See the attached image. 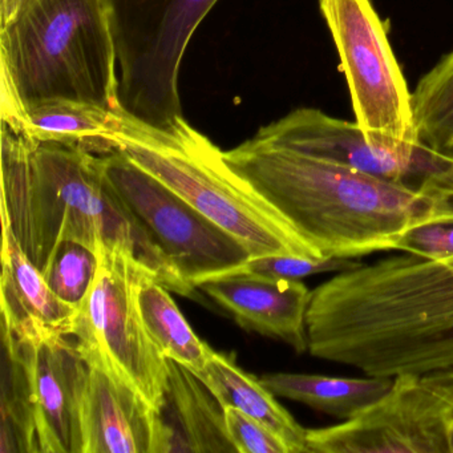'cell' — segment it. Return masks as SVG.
I'll return each instance as SVG.
<instances>
[{
	"label": "cell",
	"mask_w": 453,
	"mask_h": 453,
	"mask_svg": "<svg viewBox=\"0 0 453 453\" xmlns=\"http://www.w3.org/2000/svg\"><path fill=\"white\" fill-rule=\"evenodd\" d=\"M22 0H0V27H4L17 15Z\"/></svg>",
	"instance_id": "4316f807"
},
{
	"label": "cell",
	"mask_w": 453,
	"mask_h": 453,
	"mask_svg": "<svg viewBox=\"0 0 453 453\" xmlns=\"http://www.w3.org/2000/svg\"><path fill=\"white\" fill-rule=\"evenodd\" d=\"M396 250L426 259L453 256V222L416 227L403 237Z\"/></svg>",
	"instance_id": "484cf974"
},
{
	"label": "cell",
	"mask_w": 453,
	"mask_h": 453,
	"mask_svg": "<svg viewBox=\"0 0 453 453\" xmlns=\"http://www.w3.org/2000/svg\"><path fill=\"white\" fill-rule=\"evenodd\" d=\"M224 158L326 257L396 250L411 230L453 222V190L444 188L388 181L257 136Z\"/></svg>",
	"instance_id": "7a4b0ae2"
},
{
	"label": "cell",
	"mask_w": 453,
	"mask_h": 453,
	"mask_svg": "<svg viewBox=\"0 0 453 453\" xmlns=\"http://www.w3.org/2000/svg\"><path fill=\"white\" fill-rule=\"evenodd\" d=\"M453 394L428 375L394 378L378 402L343 423L307 429L310 453H448Z\"/></svg>",
	"instance_id": "30bf717a"
},
{
	"label": "cell",
	"mask_w": 453,
	"mask_h": 453,
	"mask_svg": "<svg viewBox=\"0 0 453 453\" xmlns=\"http://www.w3.org/2000/svg\"><path fill=\"white\" fill-rule=\"evenodd\" d=\"M0 50L2 87L23 111L65 99L121 113L107 0H22Z\"/></svg>",
	"instance_id": "277c9868"
},
{
	"label": "cell",
	"mask_w": 453,
	"mask_h": 453,
	"mask_svg": "<svg viewBox=\"0 0 453 453\" xmlns=\"http://www.w3.org/2000/svg\"><path fill=\"white\" fill-rule=\"evenodd\" d=\"M91 290L78 309L71 336L88 363L103 365L134 387L156 411L169 378V360L142 322V283L157 275L126 250L102 249Z\"/></svg>",
	"instance_id": "52a82bcc"
},
{
	"label": "cell",
	"mask_w": 453,
	"mask_h": 453,
	"mask_svg": "<svg viewBox=\"0 0 453 453\" xmlns=\"http://www.w3.org/2000/svg\"><path fill=\"white\" fill-rule=\"evenodd\" d=\"M2 330L18 341L71 336L78 310L52 291L12 233L4 227L2 245Z\"/></svg>",
	"instance_id": "9a60e30c"
},
{
	"label": "cell",
	"mask_w": 453,
	"mask_h": 453,
	"mask_svg": "<svg viewBox=\"0 0 453 453\" xmlns=\"http://www.w3.org/2000/svg\"><path fill=\"white\" fill-rule=\"evenodd\" d=\"M428 376L434 378V380L440 381L442 386L453 392V370L442 371V372L429 373Z\"/></svg>",
	"instance_id": "83f0119b"
},
{
	"label": "cell",
	"mask_w": 453,
	"mask_h": 453,
	"mask_svg": "<svg viewBox=\"0 0 453 453\" xmlns=\"http://www.w3.org/2000/svg\"><path fill=\"white\" fill-rule=\"evenodd\" d=\"M105 172L134 221L193 290L237 269L248 249L121 150L103 155Z\"/></svg>",
	"instance_id": "ba28073f"
},
{
	"label": "cell",
	"mask_w": 453,
	"mask_h": 453,
	"mask_svg": "<svg viewBox=\"0 0 453 453\" xmlns=\"http://www.w3.org/2000/svg\"><path fill=\"white\" fill-rule=\"evenodd\" d=\"M338 378L310 373L275 372L261 381L275 396L309 405L320 412L349 420L384 396L394 378Z\"/></svg>",
	"instance_id": "d6986e66"
},
{
	"label": "cell",
	"mask_w": 453,
	"mask_h": 453,
	"mask_svg": "<svg viewBox=\"0 0 453 453\" xmlns=\"http://www.w3.org/2000/svg\"><path fill=\"white\" fill-rule=\"evenodd\" d=\"M197 288L245 330L285 342L299 354L309 351L307 310L311 291L301 280L224 277Z\"/></svg>",
	"instance_id": "5bb4252c"
},
{
	"label": "cell",
	"mask_w": 453,
	"mask_h": 453,
	"mask_svg": "<svg viewBox=\"0 0 453 453\" xmlns=\"http://www.w3.org/2000/svg\"><path fill=\"white\" fill-rule=\"evenodd\" d=\"M99 269V257L88 246L67 241L58 248L44 278L55 294L76 310L91 290Z\"/></svg>",
	"instance_id": "603a6c76"
},
{
	"label": "cell",
	"mask_w": 453,
	"mask_h": 453,
	"mask_svg": "<svg viewBox=\"0 0 453 453\" xmlns=\"http://www.w3.org/2000/svg\"><path fill=\"white\" fill-rule=\"evenodd\" d=\"M362 262L339 257L303 258L293 256L250 257L245 264L222 277H258L269 280H302L323 273H342L359 267ZM217 280V278H216Z\"/></svg>",
	"instance_id": "cb8c5ba5"
},
{
	"label": "cell",
	"mask_w": 453,
	"mask_h": 453,
	"mask_svg": "<svg viewBox=\"0 0 453 453\" xmlns=\"http://www.w3.org/2000/svg\"><path fill=\"white\" fill-rule=\"evenodd\" d=\"M116 140L119 150L237 238L251 257H326L185 119L165 132L121 115Z\"/></svg>",
	"instance_id": "5b68a950"
},
{
	"label": "cell",
	"mask_w": 453,
	"mask_h": 453,
	"mask_svg": "<svg viewBox=\"0 0 453 453\" xmlns=\"http://www.w3.org/2000/svg\"><path fill=\"white\" fill-rule=\"evenodd\" d=\"M349 84L355 123L375 142H420L412 92L371 0H319Z\"/></svg>",
	"instance_id": "9c48e42d"
},
{
	"label": "cell",
	"mask_w": 453,
	"mask_h": 453,
	"mask_svg": "<svg viewBox=\"0 0 453 453\" xmlns=\"http://www.w3.org/2000/svg\"><path fill=\"white\" fill-rule=\"evenodd\" d=\"M312 357L395 378L453 370V256L392 257L311 291Z\"/></svg>",
	"instance_id": "6da1fadb"
},
{
	"label": "cell",
	"mask_w": 453,
	"mask_h": 453,
	"mask_svg": "<svg viewBox=\"0 0 453 453\" xmlns=\"http://www.w3.org/2000/svg\"><path fill=\"white\" fill-rule=\"evenodd\" d=\"M412 112L418 142L453 157V51L418 81Z\"/></svg>",
	"instance_id": "44dd1931"
},
{
	"label": "cell",
	"mask_w": 453,
	"mask_h": 453,
	"mask_svg": "<svg viewBox=\"0 0 453 453\" xmlns=\"http://www.w3.org/2000/svg\"><path fill=\"white\" fill-rule=\"evenodd\" d=\"M196 376L208 387L222 408H235L256 418L277 434L290 447L291 453L307 452V429L299 426L277 402L261 379L245 372L233 357L214 351Z\"/></svg>",
	"instance_id": "ac0fdd59"
},
{
	"label": "cell",
	"mask_w": 453,
	"mask_h": 453,
	"mask_svg": "<svg viewBox=\"0 0 453 453\" xmlns=\"http://www.w3.org/2000/svg\"><path fill=\"white\" fill-rule=\"evenodd\" d=\"M123 113L75 100H46L25 108L17 134L35 142L79 145L96 155L119 150Z\"/></svg>",
	"instance_id": "e0dca14e"
},
{
	"label": "cell",
	"mask_w": 453,
	"mask_h": 453,
	"mask_svg": "<svg viewBox=\"0 0 453 453\" xmlns=\"http://www.w3.org/2000/svg\"><path fill=\"white\" fill-rule=\"evenodd\" d=\"M156 412L158 453L237 452L219 400L192 371L173 360H169L168 384Z\"/></svg>",
	"instance_id": "2e32d148"
},
{
	"label": "cell",
	"mask_w": 453,
	"mask_h": 453,
	"mask_svg": "<svg viewBox=\"0 0 453 453\" xmlns=\"http://www.w3.org/2000/svg\"><path fill=\"white\" fill-rule=\"evenodd\" d=\"M81 403V453H158L157 412L126 380L88 363Z\"/></svg>",
	"instance_id": "4fadbf2b"
},
{
	"label": "cell",
	"mask_w": 453,
	"mask_h": 453,
	"mask_svg": "<svg viewBox=\"0 0 453 453\" xmlns=\"http://www.w3.org/2000/svg\"><path fill=\"white\" fill-rule=\"evenodd\" d=\"M258 139L311 157L349 166L388 181L416 188L453 190V157L421 142H375L357 123L326 115L315 108H299L269 126Z\"/></svg>",
	"instance_id": "8fae6325"
},
{
	"label": "cell",
	"mask_w": 453,
	"mask_h": 453,
	"mask_svg": "<svg viewBox=\"0 0 453 453\" xmlns=\"http://www.w3.org/2000/svg\"><path fill=\"white\" fill-rule=\"evenodd\" d=\"M2 226L43 274L58 248L75 241L96 254L129 251L168 290L195 296L119 197L103 155L79 145L35 142L4 124Z\"/></svg>",
	"instance_id": "3957f363"
},
{
	"label": "cell",
	"mask_w": 453,
	"mask_h": 453,
	"mask_svg": "<svg viewBox=\"0 0 453 453\" xmlns=\"http://www.w3.org/2000/svg\"><path fill=\"white\" fill-rule=\"evenodd\" d=\"M225 410L227 434L238 453H291L277 434L235 408Z\"/></svg>",
	"instance_id": "d4e9b609"
},
{
	"label": "cell",
	"mask_w": 453,
	"mask_h": 453,
	"mask_svg": "<svg viewBox=\"0 0 453 453\" xmlns=\"http://www.w3.org/2000/svg\"><path fill=\"white\" fill-rule=\"evenodd\" d=\"M35 416L39 453H81V403L87 365L67 336L18 341Z\"/></svg>",
	"instance_id": "7c38bea8"
},
{
	"label": "cell",
	"mask_w": 453,
	"mask_h": 453,
	"mask_svg": "<svg viewBox=\"0 0 453 453\" xmlns=\"http://www.w3.org/2000/svg\"><path fill=\"white\" fill-rule=\"evenodd\" d=\"M2 335L4 375L0 453H39L27 375L12 339L4 334Z\"/></svg>",
	"instance_id": "7402d4cb"
},
{
	"label": "cell",
	"mask_w": 453,
	"mask_h": 453,
	"mask_svg": "<svg viewBox=\"0 0 453 453\" xmlns=\"http://www.w3.org/2000/svg\"><path fill=\"white\" fill-rule=\"evenodd\" d=\"M217 0H107L121 113L173 132L184 118L180 68Z\"/></svg>",
	"instance_id": "8992f818"
},
{
	"label": "cell",
	"mask_w": 453,
	"mask_h": 453,
	"mask_svg": "<svg viewBox=\"0 0 453 453\" xmlns=\"http://www.w3.org/2000/svg\"><path fill=\"white\" fill-rule=\"evenodd\" d=\"M169 291L155 275L142 283L137 301L142 322L161 354L196 375L203 371L214 351L198 338Z\"/></svg>",
	"instance_id": "ffe728a7"
}]
</instances>
